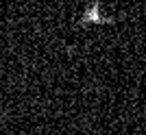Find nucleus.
I'll list each match as a JSON object with an SVG mask.
<instances>
[{"label": "nucleus", "mask_w": 146, "mask_h": 135, "mask_svg": "<svg viewBox=\"0 0 146 135\" xmlns=\"http://www.w3.org/2000/svg\"><path fill=\"white\" fill-rule=\"evenodd\" d=\"M98 5H100V0H94L92 7L83 13V18H81V24H90V22H98V24H111L113 20L111 18H103L100 11H98Z\"/></svg>", "instance_id": "nucleus-1"}]
</instances>
